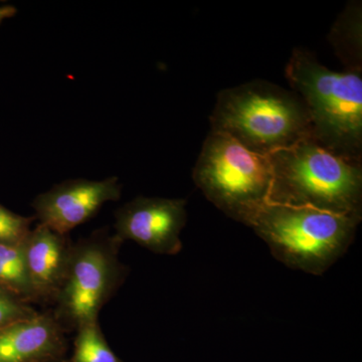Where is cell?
<instances>
[{
	"label": "cell",
	"mask_w": 362,
	"mask_h": 362,
	"mask_svg": "<svg viewBox=\"0 0 362 362\" xmlns=\"http://www.w3.org/2000/svg\"><path fill=\"white\" fill-rule=\"evenodd\" d=\"M285 74L308 110L314 141L339 156L361 159V71L330 70L310 52L295 49Z\"/></svg>",
	"instance_id": "277c9868"
},
{
	"label": "cell",
	"mask_w": 362,
	"mask_h": 362,
	"mask_svg": "<svg viewBox=\"0 0 362 362\" xmlns=\"http://www.w3.org/2000/svg\"><path fill=\"white\" fill-rule=\"evenodd\" d=\"M66 329L52 312L0 327V362H47L65 358Z\"/></svg>",
	"instance_id": "9c48e42d"
},
{
	"label": "cell",
	"mask_w": 362,
	"mask_h": 362,
	"mask_svg": "<svg viewBox=\"0 0 362 362\" xmlns=\"http://www.w3.org/2000/svg\"><path fill=\"white\" fill-rule=\"evenodd\" d=\"M358 216L313 207L267 202L247 225L268 245L274 258L293 270L320 276L347 252Z\"/></svg>",
	"instance_id": "3957f363"
},
{
	"label": "cell",
	"mask_w": 362,
	"mask_h": 362,
	"mask_svg": "<svg viewBox=\"0 0 362 362\" xmlns=\"http://www.w3.org/2000/svg\"><path fill=\"white\" fill-rule=\"evenodd\" d=\"M71 246L68 235H62L39 223L23 244L26 271L35 302L54 303L65 280Z\"/></svg>",
	"instance_id": "30bf717a"
},
{
	"label": "cell",
	"mask_w": 362,
	"mask_h": 362,
	"mask_svg": "<svg viewBox=\"0 0 362 362\" xmlns=\"http://www.w3.org/2000/svg\"><path fill=\"white\" fill-rule=\"evenodd\" d=\"M47 362H69L66 358L57 359V361H47Z\"/></svg>",
	"instance_id": "2e32d148"
},
{
	"label": "cell",
	"mask_w": 362,
	"mask_h": 362,
	"mask_svg": "<svg viewBox=\"0 0 362 362\" xmlns=\"http://www.w3.org/2000/svg\"><path fill=\"white\" fill-rule=\"evenodd\" d=\"M269 202L362 218L361 159L339 156L313 139L269 156Z\"/></svg>",
	"instance_id": "7a4b0ae2"
},
{
	"label": "cell",
	"mask_w": 362,
	"mask_h": 362,
	"mask_svg": "<svg viewBox=\"0 0 362 362\" xmlns=\"http://www.w3.org/2000/svg\"><path fill=\"white\" fill-rule=\"evenodd\" d=\"M18 13V9L13 6H0V23L6 18H13Z\"/></svg>",
	"instance_id": "9a60e30c"
},
{
	"label": "cell",
	"mask_w": 362,
	"mask_h": 362,
	"mask_svg": "<svg viewBox=\"0 0 362 362\" xmlns=\"http://www.w3.org/2000/svg\"><path fill=\"white\" fill-rule=\"evenodd\" d=\"M123 242L101 228L71 246L65 280L52 311L65 329L99 321L102 308L123 284L127 267L119 259Z\"/></svg>",
	"instance_id": "8992f818"
},
{
	"label": "cell",
	"mask_w": 362,
	"mask_h": 362,
	"mask_svg": "<svg viewBox=\"0 0 362 362\" xmlns=\"http://www.w3.org/2000/svg\"><path fill=\"white\" fill-rule=\"evenodd\" d=\"M187 201L138 197L115 213L116 237L148 251L175 256L182 250L180 235L187 225Z\"/></svg>",
	"instance_id": "52a82bcc"
},
{
	"label": "cell",
	"mask_w": 362,
	"mask_h": 362,
	"mask_svg": "<svg viewBox=\"0 0 362 362\" xmlns=\"http://www.w3.org/2000/svg\"><path fill=\"white\" fill-rule=\"evenodd\" d=\"M23 244L0 245V287L32 304L35 297L26 271Z\"/></svg>",
	"instance_id": "8fae6325"
},
{
	"label": "cell",
	"mask_w": 362,
	"mask_h": 362,
	"mask_svg": "<svg viewBox=\"0 0 362 362\" xmlns=\"http://www.w3.org/2000/svg\"><path fill=\"white\" fill-rule=\"evenodd\" d=\"M121 188L115 176L101 181H64L33 199L35 220L54 232L68 235L96 216L106 202L118 201Z\"/></svg>",
	"instance_id": "ba28073f"
},
{
	"label": "cell",
	"mask_w": 362,
	"mask_h": 362,
	"mask_svg": "<svg viewBox=\"0 0 362 362\" xmlns=\"http://www.w3.org/2000/svg\"><path fill=\"white\" fill-rule=\"evenodd\" d=\"M70 362H122L105 339L99 321L77 329Z\"/></svg>",
	"instance_id": "7c38bea8"
},
{
	"label": "cell",
	"mask_w": 362,
	"mask_h": 362,
	"mask_svg": "<svg viewBox=\"0 0 362 362\" xmlns=\"http://www.w3.org/2000/svg\"><path fill=\"white\" fill-rule=\"evenodd\" d=\"M192 178L214 206L247 225L259 207L269 202L273 171L269 156L254 153L230 136L211 130Z\"/></svg>",
	"instance_id": "5b68a950"
},
{
	"label": "cell",
	"mask_w": 362,
	"mask_h": 362,
	"mask_svg": "<svg viewBox=\"0 0 362 362\" xmlns=\"http://www.w3.org/2000/svg\"><path fill=\"white\" fill-rule=\"evenodd\" d=\"M211 125V131L225 133L264 156L313 139L310 116L301 98L262 80L221 90Z\"/></svg>",
	"instance_id": "6da1fadb"
},
{
	"label": "cell",
	"mask_w": 362,
	"mask_h": 362,
	"mask_svg": "<svg viewBox=\"0 0 362 362\" xmlns=\"http://www.w3.org/2000/svg\"><path fill=\"white\" fill-rule=\"evenodd\" d=\"M30 303L16 296V294L0 287V327L37 316Z\"/></svg>",
	"instance_id": "5bb4252c"
},
{
	"label": "cell",
	"mask_w": 362,
	"mask_h": 362,
	"mask_svg": "<svg viewBox=\"0 0 362 362\" xmlns=\"http://www.w3.org/2000/svg\"><path fill=\"white\" fill-rule=\"evenodd\" d=\"M35 216H23L0 204V245L18 246L30 233Z\"/></svg>",
	"instance_id": "4fadbf2b"
}]
</instances>
